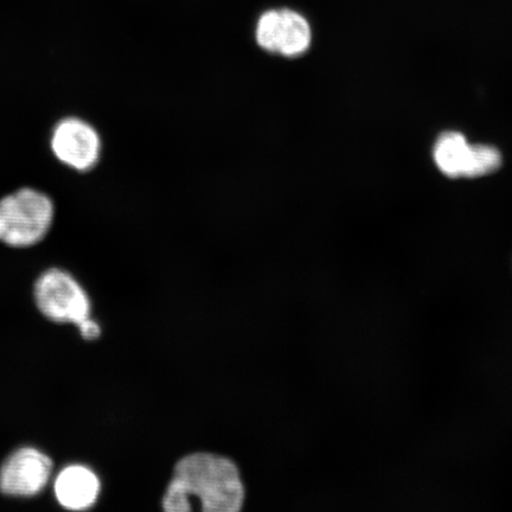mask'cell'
Wrapping results in <instances>:
<instances>
[{
	"instance_id": "6da1fadb",
	"label": "cell",
	"mask_w": 512,
	"mask_h": 512,
	"mask_svg": "<svg viewBox=\"0 0 512 512\" xmlns=\"http://www.w3.org/2000/svg\"><path fill=\"white\" fill-rule=\"evenodd\" d=\"M245 498V486L233 460L211 453H192L176 464L163 508L166 512H188L192 499H197L206 512H238Z\"/></svg>"
},
{
	"instance_id": "7a4b0ae2",
	"label": "cell",
	"mask_w": 512,
	"mask_h": 512,
	"mask_svg": "<svg viewBox=\"0 0 512 512\" xmlns=\"http://www.w3.org/2000/svg\"><path fill=\"white\" fill-rule=\"evenodd\" d=\"M55 203L46 192L17 189L0 198V243L31 248L46 240L55 220Z\"/></svg>"
},
{
	"instance_id": "3957f363",
	"label": "cell",
	"mask_w": 512,
	"mask_h": 512,
	"mask_svg": "<svg viewBox=\"0 0 512 512\" xmlns=\"http://www.w3.org/2000/svg\"><path fill=\"white\" fill-rule=\"evenodd\" d=\"M32 294L38 312L51 323L79 326L92 317L88 293L63 268L51 267L38 275Z\"/></svg>"
},
{
	"instance_id": "277c9868",
	"label": "cell",
	"mask_w": 512,
	"mask_h": 512,
	"mask_svg": "<svg viewBox=\"0 0 512 512\" xmlns=\"http://www.w3.org/2000/svg\"><path fill=\"white\" fill-rule=\"evenodd\" d=\"M254 35L260 49L286 59L306 54L313 37L311 24L304 15L287 8L262 12L256 21Z\"/></svg>"
},
{
	"instance_id": "5b68a950",
	"label": "cell",
	"mask_w": 512,
	"mask_h": 512,
	"mask_svg": "<svg viewBox=\"0 0 512 512\" xmlns=\"http://www.w3.org/2000/svg\"><path fill=\"white\" fill-rule=\"evenodd\" d=\"M49 145L54 157L70 170L85 174L100 162L99 131L87 120L74 115L57 121L51 130Z\"/></svg>"
},
{
	"instance_id": "8992f818",
	"label": "cell",
	"mask_w": 512,
	"mask_h": 512,
	"mask_svg": "<svg viewBox=\"0 0 512 512\" xmlns=\"http://www.w3.org/2000/svg\"><path fill=\"white\" fill-rule=\"evenodd\" d=\"M53 476L54 462L48 454L36 447H19L0 466V494L17 499L40 496Z\"/></svg>"
},
{
	"instance_id": "52a82bcc",
	"label": "cell",
	"mask_w": 512,
	"mask_h": 512,
	"mask_svg": "<svg viewBox=\"0 0 512 512\" xmlns=\"http://www.w3.org/2000/svg\"><path fill=\"white\" fill-rule=\"evenodd\" d=\"M53 490L56 502L68 511H86L98 502L101 482L89 467L73 464L57 473Z\"/></svg>"
},
{
	"instance_id": "ba28073f",
	"label": "cell",
	"mask_w": 512,
	"mask_h": 512,
	"mask_svg": "<svg viewBox=\"0 0 512 512\" xmlns=\"http://www.w3.org/2000/svg\"><path fill=\"white\" fill-rule=\"evenodd\" d=\"M471 144L459 132H445L435 143L433 156L438 169L450 178L465 176Z\"/></svg>"
},
{
	"instance_id": "9c48e42d",
	"label": "cell",
	"mask_w": 512,
	"mask_h": 512,
	"mask_svg": "<svg viewBox=\"0 0 512 512\" xmlns=\"http://www.w3.org/2000/svg\"><path fill=\"white\" fill-rule=\"evenodd\" d=\"M502 165L501 153L494 146L471 145L469 162H467L466 178H477L492 174Z\"/></svg>"
},
{
	"instance_id": "30bf717a",
	"label": "cell",
	"mask_w": 512,
	"mask_h": 512,
	"mask_svg": "<svg viewBox=\"0 0 512 512\" xmlns=\"http://www.w3.org/2000/svg\"><path fill=\"white\" fill-rule=\"evenodd\" d=\"M80 335L85 341H95L101 336V328L98 322L91 318L85 320L79 326Z\"/></svg>"
}]
</instances>
